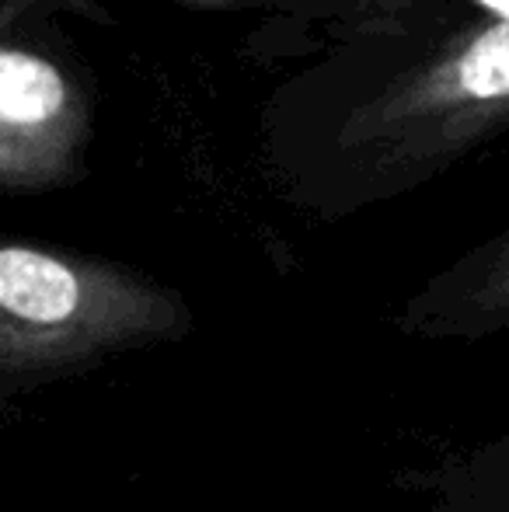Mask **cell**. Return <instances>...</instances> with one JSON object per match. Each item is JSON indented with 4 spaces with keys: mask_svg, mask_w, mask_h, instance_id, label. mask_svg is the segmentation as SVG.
Listing matches in <instances>:
<instances>
[{
    "mask_svg": "<svg viewBox=\"0 0 509 512\" xmlns=\"http://www.w3.org/2000/svg\"><path fill=\"white\" fill-rule=\"evenodd\" d=\"M192 324L182 293L133 265L0 237V422L46 387L182 342Z\"/></svg>",
    "mask_w": 509,
    "mask_h": 512,
    "instance_id": "6da1fadb",
    "label": "cell"
},
{
    "mask_svg": "<svg viewBox=\"0 0 509 512\" xmlns=\"http://www.w3.org/2000/svg\"><path fill=\"white\" fill-rule=\"evenodd\" d=\"M509 136V21L443 32L346 126L377 189L398 192Z\"/></svg>",
    "mask_w": 509,
    "mask_h": 512,
    "instance_id": "7a4b0ae2",
    "label": "cell"
},
{
    "mask_svg": "<svg viewBox=\"0 0 509 512\" xmlns=\"http://www.w3.org/2000/svg\"><path fill=\"white\" fill-rule=\"evenodd\" d=\"M84 129V102L56 63L0 46V189H49L74 175Z\"/></svg>",
    "mask_w": 509,
    "mask_h": 512,
    "instance_id": "3957f363",
    "label": "cell"
},
{
    "mask_svg": "<svg viewBox=\"0 0 509 512\" xmlns=\"http://www.w3.org/2000/svg\"><path fill=\"white\" fill-rule=\"evenodd\" d=\"M391 324L419 342H485L509 331V223L415 290Z\"/></svg>",
    "mask_w": 509,
    "mask_h": 512,
    "instance_id": "277c9868",
    "label": "cell"
},
{
    "mask_svg": "<svg viewBox=\"0 0 509 512\" xmlns=\"http://www.w3.org/2000/svg\"><path fill=\"white\" fill-rule=\"evenodd\" d=\"M394 485L419 495L422 512H509V432L443 450L433 464L401 471Z\"/></svg>",
    "mask_w": 509,
    "mask_h": 512,
    "instance_id": "5b68a950",
    "label": "cell"
},
{
    "mask_svg": "<svg viewBox=\"0 0 509 512\" xmlns=\"http://www.w3.org/2000/svg\"><path fill=\"white\" fill-rule=\"evenodd\" d=\"M0 512H7V509H4V506H0Z\"/></svg>",
    "mask_w": 509,
    "mask_h": 512,
    "instance_id": "8992f818",
    "label": "cell"
}]
</instances>
